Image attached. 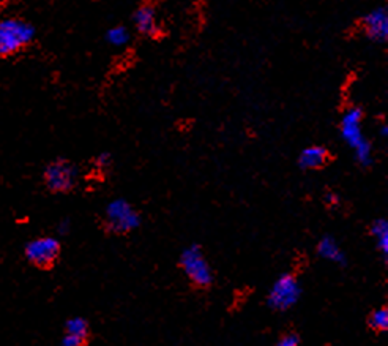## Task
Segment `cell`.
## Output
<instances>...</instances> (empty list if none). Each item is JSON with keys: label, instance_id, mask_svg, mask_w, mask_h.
Wrapping results in <instances>:
<instances>
[{"label": "cell", "instance_id": "obj_1", "mask_svg": "<svg viewBox=\"0 0 388 346\" xmlns=\"http://www.w3.org/2000/svg\"><path fill=\"white\" fill-rule=\"evenodd\" d=\"M342 141L354 152L358 165L368 168L372 165V143L363 133V109L358 106L347 108L340 121Z\"/></svg>", "mask_w": 388, "mask_h": 346}, {"label": "cell", "instance_id": "obj_2", "mask_svg": "<svg viewBox=\"0 0 388 346\" xmlns=\"http://www.w3.org/2000/svg\"><path fill=\"white\" fill-rule=\"evenodd\" d=\"M179 264L183 274L197 288H209L215 282L214 269H211L209 260L204 255V250L199 245L193 244L183 248Z\"/></svg>", "mask_w": 388, "mask_h": 346}, {"label": "cell", "instance_id": "obj_3", "mask_svg": "<svg viewBox=\"0 0 388 346\" xmlns=\"http://www.w3.org/2000/svg\"><path fill=\"white\" fill-rule=\"evenodd\" d=\"M35 29L23 19L9 18L0 21V57L16 54L32 43Z\"/></svg>", "mask_w": 388, "mask_h": 346}, {"label": "cell", "instance_id": "obj_4", "mask_svg": "<svg viewBox=\"0 0 388 346\" xmlns=\"http://www.w3.org/2000/svg\"><path fill=\"white\" fill-rule=\"evenodd\" d=\"M302 292L303 288L300 280L290 272H285L275 280L272 288H270L267 305L275 312H288L298 304Z\"/></svg>", "mask_w": 388, "mask_h": 346}, {"label": "cell", "instance_id": "obj_5", "mask_svg": "<svg viewBox=\"0 0 388 346\" xmlns=\"http://www.w3.org/2000/svg\"><path fill=\"white\" fill-rule=\"evenodd\" d=\"M106 228L114 234H127L137 230L141 226V213H139L133 204L117 198L106 205L105 210Z\"/></svg>", "mask_w": 388, "mask_h": 346}, {"label": "cell", "instance_id": "obj_6", "mask_svg": "<svg viewBox=\"0 0 388 346\" xmlns=\"http://www.w3.org/2000/svg\"><path fill=\"white\" fill-rule=\"evenodd\" d=\"M43 178L53 193H68L78 182V168L68 160L57 158L46 166Z\"/></svg>", "mask_w": 388, "mask_h": 346}, {"label": "cell", "instance_id": "obj_7", "mask_svg": "<svg viewBox=\"0 0 388 346\" xmlns=\"http://www.w3.org/2000/svg\"><path fill=\"white\" fill-rule=\"evenodd\" d=\"M61 242L53 235H43V238L32 239L24 247L26 260L36 268L48 269L58 260L61 256Z\"/></svg>", "mask_w": 388, "mask_h": 346}, {"label": "cell", "instance_id": "obj_8", "mask_svg": "<svg viewBox=\"0 0 388 346\" xmlns=\"http://www.w3.org/2000/svg\"><path fill=\"white\" fill-rule=\"evenodd\" d=\"M362 31L366 39L377 45H382L388 40V9L377 6L362 18Z\"/></svg>", "mask_w": 388, "mask_h": 346}, {"label": "cell", "instance_id": "obj_9", "mask_svg": "<svg viewBox=\"0 0 388 346\" xmlns=\"http://www.w3.org/2000/svg\"><path fill=\"white\" fill-rule=\"evenodd\" d=\"M316 252H318V256L325 261L340 264V266H346L347 264L346 253H344V250L340 247L338 242H336V239L330 234L322 235L318 242Z\"/></svg>", "mask_w": 388, "mask_h": 346}, {"label": "cell", "instance_id": "obj_10", "mask_svg": "<svg viewBox=\"0 0 388 346\" xmlns=\"http://www.w3.org/2000/svg\"><path fill=\"white\" fill-rule=\"evenodd\" d=\"M133 23L136 31L142 35H155L158 32V21L157 11L152 5H142L135 11Z\"/></svg>", "mask_w": 388, "mask_h": 346}, {"label": "cell", "instance_id": "obj_11", "mask_svg": "<svg viewBox=\"0 0 388 346\" xmlns=\"http://www.w3.org/2000/svg\"><path fill=\"white\" fill-rule=\"evenodd\" d=\"M328 160V151L324 146H310L300 152L298 156V165L306 171L311 169H319L327 163Z\"/></svg>", "mask_w": 388, "mask_h": 346}, {"label": "cell", "instance_id": "obj_12", "mask_svg": "<svg viewBox=\"0 0 388 346\" xmlns=\"http://www.w3.org/2000/svg\"><path fill=\"white\" fill-rule=\"evenodd\" d=\"M371 235L376 239V245L387 260L388 256V222L385 218H377L371 223Z\"/></svg>", "mask_w": 388, "mask_h": 346}, {"label": "cell", "instance_id": "obj_13", "mask_svg": "<svg viewBox=\"0 0 388 346\" xmlns=\"http://www.w3.org/2000/svg\"><path fill=\"white\" fill-rule=\"evenodd\" d=\"M65 334H73L89 340L90 324L83 316H73V318L65 322Z\"/></svg>", "mask_w": 388, "mask_h": 346}, {"label": "cell", "instance_id": "obj_14", "mask_svg": "<svg viewBox=\"0 0 388 346\" xmlns=\"http://www.w3.org/2000/svg\"><path fill=\"white\" fill-rule=\"evenodd\" d=\"M131 34L125 26H114L106 32V41L114 48H122L128 45Z\"/></svg>", "mask_w": 388, "mask_h": 346}, {"label": "cell", "instance_id": "obj_15", "mask_svg": "<svg viewBox=\"0 0 388 346\" xmlns=\"http://www.w3.org/2000/svg\"><path fill=\"white\" fill-rule=\"evenodd\" d=\"M368 324L371 329L377 330V332H385V330H388V308L379 307L376 310H372L368 318Z\"/></svg>", "mask_w": 388, "mask_h": 346}, {"label": "cell", "instance_id": "obj_16", "mask_svg": "<svg viewBox=\"0 0 388 346\" xmlns=\"http://www.w3.org/2000/svg\"><path fill=\"white\" fill-rule=\"evenodd\" d=\"M87 343L85 338L73 335V334H63L61 346H84Z\"/></svg>", "mask_w": 388, "mask_h": 346}, {"label": "cell", "instance_id": "obj_17", "mask_svg": "<svg viewBox=\"0 0 388 346\" xmlns=\"http://www.w3.org/2000/svg\"><path fill=\"white\" fill-rule=\"evenodd\" d=\"M273 346H300V337L297 334H285Z\"/></svg>", "mask_w": 388, "mask_h": 346}, {"label": "cell", "instance_id": "obj_18", "mask_svg": "<svg viewBox=\"0 0 388 346\" xmlns=\"http://www.w3.org/2000/svg\"><path fill=\"white\" fill-rule=\"evenodd\" d=\"M111 161H112L111 153L101 152L100 156L97 158H95V165H97L98 168H108L109 165H111Z\"/></svg>", "mask_w": 388, "mask_h": 346}, {"label": "cell", "instance_id": "obj_19", "mask_svg": "<svg viewBox=\"0 0 388 346\" xmlns=\"http://www.w3.org/2000/svg\"><path fill=\"white\" fill-rule=\"evenodd\" d=\"M70 228H71L70 220L68 218H63L62 222L57 225V233L61 234V235H67L70 233Z\"/></svg>", "mask_w": 388, "mask_h": 346}, {"label": "cell", "instance_id": "obj_20", "mask_svg": "<svg viewBox=\"0 0 388 346\" xmlns=\"http://www.w3.org/2000/svg\"><path fill=\"white\" fill-rule=\"evenodd\" d=\"M325 203L328 205H338L341 203V198L338 193H335V191H328L325 195Z\"/></svg>", "mask_w": 388, "mask_h": 346}]
</instances>
